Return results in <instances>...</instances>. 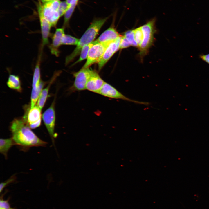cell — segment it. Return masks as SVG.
<instances>
[{"label":"cell","mask_w":209,"mask_h":209,"mask_svg":"<svg viewBox=\"0 0 209 209\" xmlns=\"http://www.w3.org/2000/svg\"><path fill=\"white\" fill-rule=\"evenodd\" d=\"M12 138L15 145L24 149L32 147L45 146L47 143L39 138L23 120L15 119L10 126Z\"/></svg>","instance_id":"obj_1"},{"label":"cell","mask_w":209,"mask_h":209,"mask_svg":"<svg viewBox=\"0 0 209 209\" xmlns=\"http://www.w3.org/2000/svg\"><path fill=\"white\" fill-rule=\"evenodd\" d=\"M108 17L97 19L91 24L80 39L75 49L65 59L66 65L73 60L80 53L82 48L85 45L92 42L95 38L99 30L107 20Z\"/></svg>","instance_id":"obj_2"},{"label":"cell","mask_w":209,"mask_h":209,"mask_svg":"<svg viewBox=\"0 0 209 209\" xmlns=\"http://www.w3.org/2000/svg\"><path fill=\"white\" fill-rule=\"evenodd\" d=\"M156 21V19L153 18L141 26L143 33V38L139 48L140 54L141 56L146 54L153 43L154 34L155 32Z\"/></svg>","instance_id":"obj_3"},{"label":"cell","mask_w":209,"mask_h":209,"mask_svg":"<svg viewBox=\"0 0 209 209\" xmlns=\"http://www.w3.org/2000/svg\"><path fill=\"white\" fill-rule=\"evenodd\" d=\"M111 42H98L93 45L89 50L87 60L83 67L88 68L94 63H98L101 60L106 48Z\"/></svg>","instance_id":"obj_4"},{"label":"cell","mask_w":209,"mask_h":209,"mask_svg":"<svg viewBox=\"0 0 209 209\" xmlns=\"http://www.w3.org/2000/svg\"><path fill=\"white\" fill-rule=\"evenodd\" d=\"M91 71L89 67H83L78 71L74 73L73 74L75 80L70 88V91H79L85 90L86 84Z\"/></svg>","instance_id":"obj_5"},{"label":"cell","mask_w":209,"mask_h":209,"mask_svg":"<svg viewBox=\"0 0 209 209\" xmlns=\"http://www.w3.org/2000/svg\"><path fill=\"white\" fill-rule=\"evenodd\" d=\"M98 94L110 98L122 99L137 104L146 105L149 104L147 102H140L129 99L125 96L113 86L105 82Z\"/></svg>","instance_id":"obj_6"},{"label":"cell","mask_w":209,"mask_h":209,"mask_svg":"<svg viewBox=\"0 0 209 209\" xmlns=\"http://www.w3.org/2000/svg\"><path fill=\"white\" fill-rule=\"evenodd\" d=\"M54 107L55 101H54L51 106L44 113L42 116L44 124L53 143L54 142V138L56 137L54 133L55 120Z\"/></svg>","instance_id":"obj_7"},{"label":"cell","mask_w":209,"mask_h":209,"mask_svg":"<svg viewBox=\"0 0 209 209\" xmlns=\"http://www.w3.org/2000/svg\"><path fill=\"white\" fill-rule=\"evenodd\" d=\"M41 110L37 106H35L27 112L23 120L31 129L39 126L41 121Z\"/></svg>","instance_id":"obj_8"},{"label":"cell","mask_w":209,"mask_h":209,"mask_svg":"<svg viewBox=\"0 0 209 209\" xmlns=\"http://www.w3.org/2000/svg\"><path fill=\"white\" fill-rule=\"evenodd\" d=\"M38 10L39 16L44 18L52 26H56L60 17L57 11L47 6L44 3L39 4Z\"/></svg>","instance_id":"obj_9"},{"label":"cell","mask_w":209,"mask_h":209,"mask_svg":"<svg viewBox=\"0 0 209 209\" xmlns=\"http://www.w3.org/2000/svg\"><path fill=\"white\" fill-rule=\"evenodd\" d=\"M105 82L97 72L92 70L86 84V89L98 94Z\"/></svg>","instance_id":"obj_10"},{"label":"cell","mask_w":209,"mask_h":209,"mask_svg":"<svg viewBox=\"0 0 209 209\" xmlns=\"http://www.w3.org/2000/svg\"><path fill=\"white\" fill-rule=\"evenodd\" d=\"M121 36L115 41L111 42L106 48L100 61L98 63V69L100 70L113 55L119 49Z\"/></svg>","instance_id":"obj_11"},{"label":"cell","mask_w":209,"mask_h":209,"mask_svg":"<svg viewBox=\"0 0 209 209\" xmlns=\"http://www.w3.org/2000/svg\"><path fill=\"white\" fill-rule=\"evenodd\" d=\"M64 28L57 29L52 38V43L49 46L51 53L57 56L59 53L58 48L62 45V41L64 34Z\"/></svg>","instance_id":"obj_12"},{"label":"cell","mask_w":209,"mask_h":209,"mask_svg":"<svg viewBox=\"0 0 209 209\" xmlns=\"http://www.w3.org/2000/svg\"><path fill=\"white\" fill-rule=\"evenodd\" d=\"M120 36L116 29L111 27L103 32L96 40L99 43L112 42Z\"/></svg>","instance_id":"obj_13"},{"label":"cell","mask_w":209,"mask_h":209,"mask_svg":"<svg viewBox=\"0 0 209 209\" xmlns=\"http://www.w3.org/2000/svg\"><path fill=\"white\" fill-rule=\"evenodd\" d=\"M39 17L41 27L42 44L43 45H45L48 43V38L51 28L52 26L50 23L43 17L39 16Z\"/></svg>","instance_id":"obj_14"},{"label":"cell","mask_w":209,"mask_h":209,"mask_svg":"<svg viewBox=\"0 0 209 209\" xmlns=\"http://www.w3.org/2000/svg\"><path fill=\"white\" fill-rule=\"evenodd\" d=\"M15 143L12 138L0 140V152L6 158H7L8 151Z\"/></svg>","instance_id":"obj_15"},{"label":"cell","mask_w":209,"mask_h":209,"mask_svg":"<svg viewBox=\"0 0 209 209\" xmlns=\"http://www.w3.org/2000/svg\"><path fill=\"white\" fill-rule=\"evenodd\" d=\"M7 84L10 88L18 92H21L22 91L20 81L18 76L12 74L10 75Z\"/></svg>","instance_id":"obj_16"},{"label":"cell","mask_w":209,"mask_h":209,"mask_svg":"<svg viewBox=\"0 0 209 209\" xmlns=\"http://www.w3.org/2000/svg\"><path fill=\"white\" fill-rule=\"evenodd\" d=\"M55 79L54 77H53L47 87L43 89L38 100L37 105L41 110L46 102L50 86Z\"/></svg>","instance_id":"obj_17"},{"label":"cell","mask_w":209,"mask_h":209,"mask_svg":"<svg viewBox=\"0 0 209 209\" xmlns=\"http://www.w3.org/2000/svg\"><path fill=\"white\" fill-rule=\"evenodd\" d=\"M45 83L41 81L39 87L35 89H32L31 96L30 108H32L38 100Z\"/></svg>","instance_id":"obj_18"},{"label":"cell","mask_w":209,"mask_h":209,"mask_svg":"<svg viewBox=\"0 0 209 209\" xmlns=\"http://www.w3.org/2000/svg\"><path fill=\"white\" fill-rule=\"evenodd\" d=\"M39 63L37 62L34 69L32 82V89H35L39 86L41 80Z\"/></svg>","instance_id":"obj_19"},{"label":"cell","mask_w":209,"mask_h":209,"mask_svg":"<svg viewBox=\"0 0 209 209\" xmlns=\"http://www.w3.org/2000/svg\"><path fill=\"white\" fill-rule=\"evenodd\" d=\"M98 42L96 40L84 46L82 48L80 52L79 59L73 64V65L87 58L88 54L90 48L94 44Z\"/></svg>","instance_id":"obj_20"},{"label":"cell","mask_w":209,"mask_h":209,"mask_svg":"<svg viewBox=\"0 0 209 209\" xmlns=\"http://www.w3.org/2000/svg\"><path fill=\"white\" fill-rule=\"evenodd\" d=\"M79 39L70 35L64 34L62 41V45H75L78 44Z\"/></svg>","instance_id":"obj_21"},{"label":"cell","mask_w":209,"mask_h":209,"mask_svg":"<svg viewBox=\"0 0 209 209\" xmlns=\"http://www.w3.org/2000/svg\"><path fill=\"white\" fill-rule=\"evenodd\" d=\"M133 30L134 38L139 48L143 40V31L141 26Z\"/></svg>","instance_id":"obj_22"},{"label":"cell","mask_w":209,"mask_h":209,"mask_svg":"<svg viewBox=\"0 0 209 209\" xmlns=\"http://www.w3.org/2000/svg\"><path fill=\"white\" fill-rule=\"evenodd\" d=\"M123 36L127 40L131 46L138 47V45L134 38L133 30L126 32Z\"/></svg>","instance_id":"obj_23"},{"label":"cell","mask_w":209,"mask_h":209,"mask_svg":"<svg viewBox=\"0 0 209 209\" xmlns=\"http://www.w3.org/2000/svg\"><path fill=\"white\" fill-rule=\"evenodd\" d=\"M77 3L70 6L64 14V25L66 26L68 24L69 20L74 10Z\"/></svg>","instance_id":"obj_24"},{"label":"cell","mask_w":209,"mask_h":209,"mask_svg":"<svg viewBox=\"0 0 209 209\" xmlns=\"http://www.w3.org/2000/svg\"><path fill=\"white\" fill-rule=\"evenodd\" d=\"M16 176L15 174H14L5 181L1 182L0 185V193L7 185L16 181Z\"/></svg>","instance_id":"obj_25"},{"label":"cell","mask_w":209,"mask_h":209,"mask_svg":"<svg viewBox=\"0 0 209 209\" xmlns=\"http://www.w3.org/2000/svg\"><path fill=\"white\" fill-rule=\"evenodd\" d=\"M69 6L66 1L60 2L59 7L57 10L60 17L64 14Z\"/></svg>","instance_id":"obj_26"},{"label":"cell","mask_w":209,"mask_h":209,"mask_svg":"<svg viewBox=\"0 0 209 209\" xmlns=\"http://www.w3.org/2000/svg\"><path fill=\"white\" fill-rule=\"evenodd\" d=\"M3 196L1 197L0 209H16L11 207L9 203V200H4Z\"/></svg>","instance_id":"obj_27"},{"label":"cell","mask_w":209,"mask_h":209,"mask_svg":"<svg viewBox=\"0 0 209 209\" xmlns=\"http://www.w3.org/2000/svg\"><path fill=\"white\" fill-rule=\"evenodd\" d=\"M131 46L129 42L123 36H122L120 40L119 49H122L128 48Z\"/></svg>","instance_id":"obj_28"},{"label":"cell","mask_w":209,"mask_h":209,"mask_svg":"<svg viewBox=\"0 0 209 209\" xmlns=\"http://www.w3.org/2000/svg\"><path fill=\"white\" fill-rule=\"evenodd\" d=\"M199 57L203 61L209 64V53L207 54H201L199 55Z\"/></svg>","instance_id":"obj_29"},{"label":"cell","mask_w":209,"mask_h":209,"mask_svg":"<svg viewBox=\"0 0 209 209\" xmlns=\"http://www.w3.org/2000/svg\"><path fill=\"white\" fill-rule=\"evenodd\" d=\"M78 0H66V2L67 4L70 6L71 5L77 3Z\"/></svg>","instance_id":"obj_30"},{"label":"cell","mask_w":209,"mask_h":209,"mask_svg":"<svg viewBox=\"0 0 209 209\" xmlns=\"http://www.w3.org/2000/svg\"><path fill=\"white\" fill-rule=\"evenodd\" d=\"M43 3H47L51 1H55V0H40Z\"/></svg>","instance_id":"obj_31"}]
</instances>
